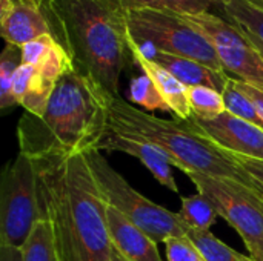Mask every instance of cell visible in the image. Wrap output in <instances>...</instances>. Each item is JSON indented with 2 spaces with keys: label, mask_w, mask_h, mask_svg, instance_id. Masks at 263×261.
<instances>
[{
  "label": "cell",
  "mask_w": 263,
  "mask_h": 261,
  "mask_svg": "<svg viewBox=\"0 0 263 261\" xmlns=\"http://www.w3.org/2000/svg\"><path fill=\"white\" fill-rule=\"evenodd\" d=\"M185 235L194 243L203 261H257L253 257H247L234 251L216 235H213L211 231H197L186 228Z\"/></svg>",
  "instance_id": "cell-18"
},
{
  "label": "cell",
  "mask_w": 263,
  "mask_h": 261,
  "mask_svg": "<svg viewBox=\"0 0 263 261\" xmlns=\"http://www.w3.org/2000/svg\"><path fill=\"white\" fill-rule=\"evenodd\" d=\"M109 131L125 138L146 142L162 149L173 166L183 172H200L230 178L263 197L262 189L240 168L234 154L222 149L196 131L188 120L159 118L136 108L120 95L108 98Z\"/></svg>",
  "instance_id": "cell-4"
},
{
  "label": "cell",
  "mask_w": 263,
  "mask_h": 261,
  "mask_svg": "<svg viewBox=\"0 0 263 261\" xmlns=\"http://www.w3.org/2000/svg\"><path fill=\"white\" fill-rule=\"evenodd\" d=\"M186 98L194 118L210 120L223 114L225 102L222 92L206 86H188Z\"/></svg>",
  "instance_id": "cell-21"
},
{
  "label": "cell",
  "mask_w": 263,
  "mask_h": 261,
  "mask_svg": "<svg viewBox=\"0 0 263 261\" xmlns=\"http://www.w3.org/2000/svg\"><path fill=\"white\" fill-rule=\"evenodd\" d=\"M234 157H236L237 163L240 165V168L256 182V185L262 189L263 192V160L236 155V154H234Z\"/></svg>",
  "instance_id": "cell-26"
},
{
  "label": "cell",
  "mask_w": 263,
  "mask_h": 261,
  "mask_svg": "<svg viewBox=\"0 0 263 261\" xmlns=\"http://www.w3.org/2000/svg\"><path fill=\"white\" fill-rule=\"evenodd\" d=\"M22 66V48L6 43L0 54V109L6 111L17 106L12 95V85Z\"/></svg>",
  "instance_id": "cell-20"
},
{
  "label": "cell",
  "mask_w": 263,
  "mask_h": 261,
  "mask_svg": "<svg viewBox=\"0 0 263 261\" xmlns=\"http://www.w3.org/2000/svg\"><path fill=\"white\" fill-rule=\"evenodd\" d=\"M143 54L148 58L154 60L156 63H159L160 66H163L165 69H168L186 88L188 86H206L219 92H223L231 77L225 71H216L193 58L179 57V55H173V54H166L160 51H148Z\"/></svg>",
  "instance_id": "cell-15"
},
{
  "label": "cell",
  "mask_w": 263,
  "mask_h": 261,
  "mask_svg": "<svg viewBox=\"0 0 263 261\" xmlns=\"http://www.w3.org/2000/svg\"><path fill=\"white\" fill-rule=\"evenodd\" d=\"M126 23L129 37L142 52L160 51L223 71L210 40L179 14L153 9L126 11Z\"/></svg>",
  "instance_id": "cell-6"
},
{
  "label": "cell",
  "mask_w": 263,
  "mask_h": 261,
  "mask_svg": "<svg viewBox=\"0 0 263 261\" xmlns=\"http://www.w3.org/2000/svg\"><path fill=\"white\" fill-rule=\"evenodd\" d=\"M0 261H22V249L0 245Z\"/></svg>",
  "instance_id": "cell-28"
},
{
  "label": "cell",
  "mask_w": 263,
  "mask_h": 261,
  "mask_svg": "<svg viewBox=\"0 0 263 261\" xmlns=\"http://www.w3.org/2000/svg\"><path fill=\"white\" fill-rule=\"evenodd\" d=\"M100 149L117 151V152H123V154L139 158L142 162V165L145 168H148V171L154 175V178L162 186L168 188L173 192H179L176 178L171 171V168H173L171 158L157 146L146 143V142L125 138V137H120V135L108 131V134L105 135L103 142L99 146V151Z\"/></svg>",
  "instance_id": "cell-13"
},
{
  "label": "cell",
  "mask_w": 263,
  "mask_h": 261,
  "mask_svg": "<svg viewBox=\"0 0 263 261\" xmlns=\"http://www.w3.org/2000/svg\"><path fill=\"white\" fill-rule=\"evenodd\" d=\"M222 95H223L227 112H230V114H233V115H236V117H239L242 120H247L250 123H254V125L263 128V120L260 118L254 103L250 100V97L247 94H243L236 86L233 77H230L228 85L225 86Z\"/></svg>",
  "instance_id": "cell-24"
},
{
  "label": "cell",
  "mask_w": 263,
  "mask_h": 261,
  "mask_svg": "<svg viewBox=\"0 0 263 261\" xmlns=\"http://www.w3.org/2000/svg\"><path fill=\"white\" fill-rule=\"evenodd\" d=\"M42 215L60 261H111L106 208L85 154L34 158Z\"/></svg>",
  "instance_id": "cell-1"
},
{
  "label": "cell",
  "mask_w": 263,
  "mask_h": 261,
  "mask_svg": "<svg viewBox=\"0 0 263 261\" xmlns=\"http://www.w3.org/2000/svg\"><path fill=\"white\" fill-rule=\"evenodd\" d=\"M168 261H203L200 252L186 235L170 237L165 240Z\"/></svg>",
  "instance_id": "cell-25"
},
{
  "label": "cell",
  "mask_w": 263,
  "mask_h": 261,
  "mask_svg": "<svg viewBox=\"0 0 263 261\" xmlns=\"http://www.w3.org/2000/svg\"><path fill=\"white\" fill-rule=\"evenodd\" d=\"M43 220L34 158L18 152L0 182V245L23 248L35 223Z\"/></svg>",
  "instance_id": "cell-7"
},
{
  "label": "cell",
  "mask_w": 263,
  "mask_h": 261,
  "mask_svg": "<svg viewBox=\"0 0 263 261\" xmlns=\"http://www.w3.org/2000/svg\"><path fill=\"white\" fill-rule=\"evenodd\" d=\"M128 98L131 103L142 106L145 111H163V112H171L168 103L163 100L154 83L143 74L131 80L129 91H128Z\"/></svg>",
  "instance_id": "cell-23"
},
{
  "label": "cell",
  "mask_w": 263,
  "mask_h": 261,
  "mask_svg": "<svg viewBox=\"0 0 263 261\" xmlns=\"http://www.w3.org/2000/svg\"><path fill=\"white\" fill-rule=\"evenodd\" d=\"M108 231L112 248L128 261H162L157 243L123 214L108 205Z\"/></svg>",
  "instance_id": "cell-12"
},
{
  "label": "cell",
  "mask_w": 263,
  "mask_h": 261,
  "mask_svg": "<svg viewBox=\"0 0 263 261\" xmlns=\"http://www.w3.org/2000/svg\"><path fill=\"white\" fill-rule=\"evenodd\" d=\"M180 17L210 40L228 75L263 91V57L242 26L211 12Z\"/></svg>",
  "instance_id": "cell-9"
},
{
  "label": "cell",
  "mask_w": 263,
  "mask_h": 261,
  "mask_svg": "<svg viewBox=\"0 0 263 261\" xmlns=\"http://www.w3.org/2000/svg\"><path fill=\"white\" fill-rule=\"evenodd\" d=\"M250 3H253L254 6H257V8H260L263 9V0H248Z\"/></svg>",
  "instance_id": "cell-31"
},
{
  "label": "cell",
  "mask_w": 263,
  "mask_h": 261,
  "mask_svg": "<svg viewBox=\"0 0 263 261\" xmlns=\"http://www.w3.org/2000/svg\"><path fill=\"white\" fill-rule=\"evenodd\" d=\"M48 17L74 71L119 97L120 75L134 62L122 0H48Z\"/></svg>",
  "instance_id": "cell-2"
},
{
  "label": "cell",
  "mask_w": 263,
  "mask_h": 261,
  "mask_svg": "<svg viewBox=\"0 0 263 261\" xmlns=\"http://www.w3.org/2000/svg\"><path fill=\"white\" fill-rule=\"evenodd\" d=\"M245 31H247V29H245ZM247 34H248V35L251 37V40H253V43L256 45V48L259 49V52L262 54V57H263V42H262V40H260V38H257L256 35H253V34H251L250 31H247Z\"/></svg>",
  "instance_id": "cell-29"
},
{
  "label": "cell",
  "mask_w": 263,
  "mask_h": 261,
  "mask_svg": "<svg viewBox=\"0 0 263 261\" xmlns=\"http://www.w3.org/2000/svg\"><path fill=\"white\" fill-rule=\"evenodd\" d=\"M108 131V97L71 69L59 80L43 115L25 112L18 120V152L31 158L86 154L99 149Z\"/></svg>",
  "instance_id": "cell-3"
},
{
  "label": "cell",
  "mask_w": 263,
  "mask_h": 261,
  "mask_svg": "<svg viewBox=\"0 0 263 261\" xmlns=\"http://www.w3.org/2000/svg\"><path fill=\"white\" fill-rule=\"evenodd\" d=\"M223 2L225 0H122V5L126 11L153 9L180 15H197L210 12L208 9L213 5L222 6Z\"/></svg>",
  "instance_id": "cell-16"
},
{
  "label": "cell",
  "mask_w": 263,
  "mask_h": 261,
  "mask_svg": "<svg viewBox=\"0 0 263 261\" xmlns=\"http://www.w3.org/2000/svg\"><path fill=\"white\" fill-rule=\"evenodd\" d=\"M188 123L231 154L263 160L262 126L242 120L227 111L210 120L191 117Z\"/></svg>",
  "instance_id": "cell-10"
},
{
  "label": "cell",
  "mask_w": 263,
  "mask_h": 261,
  "mask_svg": "<svg viewBox=\"0 0 263 261\" xmlns=\"http://www.w3.org/2000/svg\"><path fill=\"white\" fill-rule=\"evenodd\" d=\"M111 261H128L116 248L111 249Z\"/></svg>",
  "instance_id": "cell-30"
},
{
  "label": "cell",
  "mask_w": 263,
  "mask_h": 261,
  "mask_svg": "<svg viewBox=\"0 0 263 261\" xmlns=\"http://www.w3.org/2000/svg\"><path fill=\"white\" fill-rule=\"evenodd\" d=\"M180 220L190 229L210 231L219 217L216 208L202 194L190 195L182 198V208L177 212Z\"/></svg>",
  "instance_id": "cell-19"
},
{
  "label": "cell",
  "mask_w": 263,
  "mask_h": 261,
  "mask_svg": "<svg viewBox=\"0 0 263 261\" xmlns=\"http://www.w3.org/2000/svg\"><path fill=\"white\" fill-rule=\"evenodd\" d=\"M0 32L6 43L20 48L42 35H52L48 0H0Z\"/></svg>",
  "instance_id": "cell-11"
},
{
  "label": "cell",
  "mask_w": 263,
  "mask_h": 261,
  "mask_svg": "<svg viewBox=\"0 0 263 261\" xmlns=\"http://www.w3.org/2000/svg\"><path fill=\"white\" fill-rule=\"evenodd\" d=\"M96 183L106 205L117 209L129 222L145 231L156 243H165L170 237L186 234V226L179 214L156 205L137 192L100 154L99 149L85 154Z\"/></svg>",
  "instance_id": "cell-5"
},
{
  "label": "cell",
  "mask_w": 263,
  "mask_h": 261,
  "mask_svg": "<svg viewBox=\"0 0 263 261\" xmlns=\"http://www.w3.org/2000/svg\"><path fill=\"white\" fill-rule=\"evenodd\" d=\"M129 48L133 52L134 63L154 83V86L157 88L163 100L168 103L171 112L180 120H190L193 114H191L188 98H186V86L180 83L168 69H165L154 60L148 58L131 37H129Z\"/></svg>",
  "instance_id": "cell-14"
},
{
  "label": "cell",
  "mask_w": 263,
  "mask_h": 261,
  "mask_svg": "<svg viewBox=\"0 0 263 261\" xmlns=\"http://www.w3.org/2000/svg\"><path fill=\"white\" fill-rule=\"evenodd\" d=\"M233 80H234L236 86H237L243 94H247V95L250 97V100L254 103V106H256V109H257L260 118L263 120V91H260V89L256 88V86H251V85L242 82V80H237V78H234V77H233Z\"/></svg>",
  "instance_id": "cell-27"
},
{
  "label": "cell",
  "mask_w": 263,
  "mask_h": 261,
  "mask_svg": "<svg viewBox=\"0 0 263 261\" xmlns=\"http://www.w3.org/2000/svg\"><path fill=\"white\" fill-rule=\"evenodd\" d=\"M243 240L250 257L263 261V197L239 182L200 172H185Z\"/></svg>",
  "instance_id": "cell-8"
},
{
  "label": "cell",
  "mask_w": 263,
  "mask_h": 261,
  "mask_svg": "<svg viewBox=\"0 0 263 261\" xmlns=\"http://www.w3.org/2000/svg\"><path fill=\"white\" fill-rule=\"evenodd\" d=\"M222 8L227 18L233 20L263 42V9L248 0H225Z\"/></svg>",
  "instance_id": "cell-22"
},
{
  "label": "cell",
  "mask_w": 263,
  "mask_h": 261,
  "mask_svg": "<svg viewBox=\"0 0 263 261\" xmlns=\"http://www.w3.org/2000/svg\"><path fill=\"white\" fill-rule=\"evenodd\" d=\"M22 261H60L54 232L46 220H39L22 248Z\"/></svg>",
  "instance_id": "cell-17"
}]
</instances>
